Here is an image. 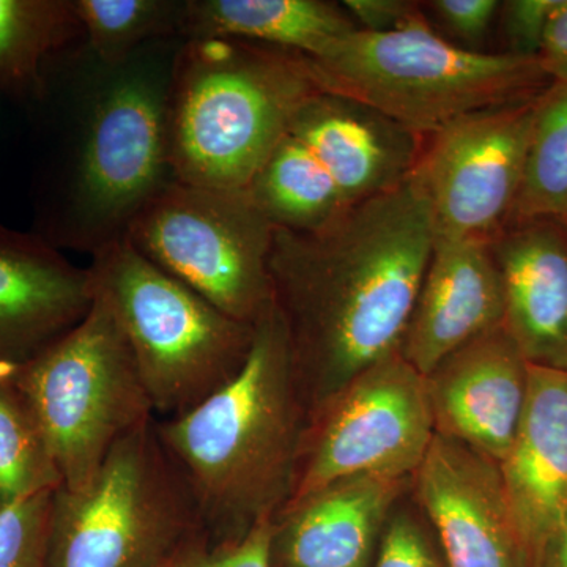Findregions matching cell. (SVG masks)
Listing matches in <instances>:
<instances>
[{
    "mask_svg": "<svg viewBox=\"0 0 567 567\" xmlns=\"http://www.w3.org/2000/svg\"><path fill=\"white\" fill-rule=\"evenodd\" d=\"M434 240L431 210L412 177L320 229L275 227L271 300L306 413L401 353Z\"/></svg>",
    "mask_w": 567,
    "mask_h": 567,
    "instance_id": "6da1fadb",
    "label": "cell"
},
{
    "mask_svg": "<svg viewBox=\"0 0 567 567\" xmlns=\"http://www.w3.org/2000/svg\"><path fill=\"white\" fill-rule=\"evenodd\" d=\"M153 43L103 70L87 110L69 128L40 121L44 141L35 178V229L58 249L92 254L125 237L130 224L174 181L167 152V91L174 55Z\"/></svg>",
    "mask_w": 567,
    "mask_h": 567,
    "instance_id": "7a4b0ae2",
    "label": "cell"
},
{
    "mask_svg": "<svg viewBox=\"0 0 567 567\" xmlns=\"http://www.w3.org/2000/svg\"><path fill=\"white\" fill-rule=\"evenodd\" d=\"M306 417L274 303L254 323L251 350L229 383L181 416L156 417L213 543H238L279 516L292 495Z\"/></svg>",
    "mask_w": 567,
    "mask_h": 567,
    "instance_id": "3957f363",
    "label": "cell"
},
{
    "mask_svg": "<svg viewBox=\"0 0 567 567\" xmlns=\"http://www.w3.org/2000/svg\"><path fill=\"white\" fill-rule=\"evenodd\" d=\"M319 91L297 52L233 39L183 40L167 91L174 181L248 188L295 112Z\"/></svg>",
    "mask_w": 567,
    "mask_h": 567,
    "instance_id": "277c9868",
    "label": "cell"
},
{
    "mask_svg": "<svg viewBox=\"0 0 567 567\" xmlns=\"http://www.w3.org/2000/svg\"><path fill=\"white\" fill-rule=\"evenodd\" d=\"M306 61L320 91L368 104L423 137L470 112L532 99L551 82L537 59L443 39L423 10L394 31L350 33Z\"/></svg>",
    "mask_w": 567,
    "mask_h": 567,
    "instance_id": "5b68a950",
    "label": "cell"
},
{
    "mask_svg": "<svg viewBox=\"0 0 567 567\" xmlns=\"http://www.w3.org/2000/svg\"><path fill=\"white\" fill-rule=\"evenodd\" d=\"M87 270L128 342L158 420L189 412L244 368L254 324L224 315L128 238L93 252Z\"/></svg>",
    "mask_w": 567,
    "mask_h": 567,
    "instance_id": "8992f818",
    "label": "cell"
},
{
    "mask_svg": "<svg viewBox=\"0 0 567 567\" xmlns=\"http://www.w3.org/2000/svg\"><path fill=\"white\" fill-rule=\"evenodd\" d=\"M204 532L152 417L115 443L84 487L54 492L48 567H152Z\"/></svg>",
    "mask_w": 567,
    "mask_h": 567,
    "instance_id": "52a82bcc",
    "label": "cell"
},
{
    "mask_svg": "<svg viewBox=\"0 0 567 567\" xmlns=\"http://www.w3.org/2000/svg\"><path fill=\"white\" fill-rule=\"evenodd\" d=\"M11 379L71 491L95 476L122 436L156 417L128 342L96 293L87 316Z\"/></svg>",
    "mask_w": 567,
    "mask_h": 567,
    "instance_id": "ba28073f",
    "label": "cell"
},
{
    "mask_svg": "<svg viewBox=\"0 0 567 567\" xmlns=\"http://www.w3.org/2000/svg\"><path fill=\"white\" fill-rule=\"evenodd\" d=\"M274 233L246 189L171 181L142 207L125 237L224 315L254 324L274 303L268 276Z\"/></svg>",
    "mask_w": 567,
    "mask_h": 567,
    "instance_id": "9c48e42d",
    "label": "cell"
},
{
    "mask_svg": "<svg viewBox=\"0 0 567 567\" xmlns=\"http://www.w3.org/2000/svg\"><path fill=\"white\" fill-rule=\"evenodd\" d=\"M434 434L425 377L391 354L308 413L282 511L346 477H412Z\"/></svg>",
    "mask_w": 567,
    "mask_h": 567,
    "instance_id": "30bf717a",
    "label": "cell"
},
{
    "mask_svg": "<svg viewBox=\"0 0 567 567\" xmlns=\"http://www.w3.org/2000/svg\"><path fill=\"white\" fill-rule=\"evenodd\" d=\"M537 95L470 112L424 137L412 178L431 210L435 237L492 240L509 221Z\"/></svg>",
    "mask_w": 567,
    "mask_h": 567,
    "instance_id": "8fae6325",
    "label": "cell"
},
{
    "mask_svg": "<svg viewBox=\"0 0 567 567\" xmlns=\"http://www.w3.org/2000/svg\"><path fill=\"white\" fill-rule=\"evenodd\" d=\"M412 480L445 567H528L498 462L434 434Z\"/></svg>",
    "mask_w": 567,
    "mask_h": 567,
    "instance_id": "7c38bea8",
    "label": "cell"
},
{
    "mask_svg": "<svg viewBox=\"0 0 567 567\" xmlns=\"http://www.w3.org/2000/svg\"><path fill=\"white\" fill-rule=\"evenodd\" d=\"M529 364L503 324L491 328L425 375L435 434L502 464L528 398Z\"/></svg>",
    "mask_w": 567,
    "mask_h": 567,
    "instance_id": "4fadbf2b",
    "label": "cell"
},
{
    "mask_svg": "<svg viewBox=\"0 0 567 567\" xmlns=\"http://www.w3.org/2000/svg\"><path fill=\"white\" fill-rule=\"evenodd\" d=\"M87 268L40 235L0 224V374L31 361L91 311Z\"/></svg>",
    "mask_w": 567,
    "mask_h": 567,
    "instance_id": "5bb4252c",
    "label": "cell"
},
{
    "mask_svg": "<svg viewBox=\"0 0 567 567\" xmlns=\"http://www.w3.org/2000/svg\"><path fill=\"white\" fill-rule=\"evenodd\" d=\"M287 133L322 164L350 205L391 192L412 177L424 137L368 104L319 91Z\"/></svg>",
    "mask_w": 567,
    "mask_h": 567,
    "instance_id": "9a60e30c",
    "label": "cell"
},
{
    "mask_svg": "<svg viewBox=\"0 0 567 567\" xmlns=\"http://www.w3.org/2000/svg\"><path fill=\"white\" fill-rule=\"evenodd\" d=\"M503 315L491 240L435 237L401 354L425 377L458 347L503 324Z\"/></svg>",
    "mask_w": 567,
    "mask_h": 567,
    "instance_id": "2e32d148",
    "label": "cell"
},
{
    "mask_svg": "<svg viewBox=\"0 0 567 567\" xmlns=\"http://www.w3.org/2000/svg\"><path fill=\"white\" fill-rule=\"evenodd\" d=\"M502 276L503 327L528 364L567 372V226L509 223L491 240Z\"/></svg>",
    "mask_w": 567,
    "mask_h": 567,
    "instance_id": "e0dca14e",
    "label": "cell"
},
{
    "mask_svg": "<svg viewBox=\"0 0 567 567\" xmlns=\"http://www.w3.org/2000/svg\"><path fill=\"white\" fill-rule=\"evenodd\" d=\"M409 480L346 477L275 518L271 567H372L377 539Z\"/></svg>",
    "mask_w": 567,
    "mask_h": 567,
    "instance_id": "ac0fdd59",
    "label": "cell"
},
{
    "mask_svg": "<svg viewBox=\"0 0 567 567\" xmlns=\"http://www.w3.org/2000/svg\"><path fill=\"white\" fill-rule=\"evenodd\" d=\"M499 470L529 555L567 511V372L529 364L527 404Z\"/></svg>",
    "mask_w": 567,
    "mask_h": 567,
    "instance_id": "d6986e66",
    "label": "cell"
},
{
    "mask_svg": "<svg viewBox=\"0 0 567 567\" xmlns=\"http://www.w3.org/2000/svg\"><path fill=\"white\" fill-rule=\"evenodd\" d=\"M360 31L327 0H185L182 40L233 39L317 59Z\"/></svg>",
    "mask_w": 567,
    "mask_h": 567,
    "instance_id": "ffe728a7",
    "label": "cell"
},
{
    "mask_svg": "<svg viewBox=\"0 0 567 567\" xmlns=\"http://www.w3.org/2000/svg\"><path fill=\"white\" fill-rule=\"evenodd\" d=\"M80 41L73 0H0V100L28 106L47 66Z\"/></svg>",
    "mask_w": 567,
    "mask_h": 567,
    "instance_id": "44dd1931",
    "label": "cell"
},
{
    "mask_svg": "<svg viewBox=\"0 0 567 567\" xmlns=\"http://www.w3.org/2000/svg\"><path fill=\"white\" fill-rule=\"evenodd\" d=\"M246 192L275 227L300 233L327 226L350 207L333 177L287 130Z\"/></svg>",
    "mask_w": 567,
    "mask_h": 567,
    "instance_id": "7402d4cb",
    "label": "cell"
},
{
    "mask_svg": "<svg viewBox=\"0 0 567 567\" xmlns=\"http://www.w3.org/2000/svg\"><path fill=\"white\" fill-rule=\"evenodd\" d=\"M73 9L102 69L125 65L153 43L182 39L185 0H73Z\"/></svg>",
    "mask_w": 567,
    "mask_h": 567,
    "instance_id": "603a6c76",
    "label": "cell"
},
{
    "mask_svg": "<svg viewBox=\"0 0 567 567\" xmlns=\"http://www.w3.org/2000/svg\"><path fill=\"white\" fill-rule=\"evenodd\" d=\"M567 218V81L537 95L524 182L509 223Z\"/></svg>",
    "mask_w": 567,
    "mask_h": 567,
    "instance_id": "cb8c5ba5",
    "label": "cell"
},
{
    "mask_svg": "<svg viewBox=\"0 0 567 567\" xmlns=\"http://www.w3.org/2000/svg\"><path fill=\"white\" fill-rule=\"evenodd\" d=\"M11 372L0 374V511L62 486L47 436Z\"/></svg>",
    "mask_w": 567,
    "mask_h": 567,
    "instance_id": "d4e9b609",
    "label": "cell"
},
{
    "mask_svg": "<svg viewBox=\"0 0 567 567\" xmlns=\"http://www.w3.org/2000/svg\"><path fill=\"white\" fill-rule=\"evenodd\" d=\"M54 492L0 511V567H48Z\"/></svg>",
    "mask_w": 567,
    "mask_h": 567,
    "instance_id": "484cf974",
    "label": "cell"
},
{
    "mask_svg": "<svg viewBox=\"0 0 567 567\" xmlns=\"http://www.w3.org/2000/svg\"><path fill=\"white\" fill-rule=\"evenodd\" d=\"M274 524L262 522L245 539L233 544L213 543L207 533H200L152 567H271Z\"/></svg>",
    "mask_w": 567,
    "mask_h": 567,
    "instance_id": "4316f807",
    "label": "cell"
},
{
    "mask_svg": "<svg viewBox=\"0 0 567 567\" xmlns=\"http://www.w3.org/2000/svg\"><path fill=\"white\" fill-rule=\"evenodd\" d=\"M372 567H445L416 518L399 513L388 518Z\"/></svg>",
    "mask_w": 567,
    "mask_h": 567,
    "instance_id": "83f0119b",
    "label": "cell"
},
{
    "mask_svg": "<svg viewBox=\"0 0 567 567\" xmlns=\"http://www.w3.org/2000/svg\"><path fill=\"white\" fill-rule=\"evenodd\" d=\"M559 0H509L499 6L498 18L507 54L537 59L548 20Z\"/></svg>",
    "mask_w": 567,
    "mask_h": 567,
    "instance_id": "f1b7e54d",
    "label": "cell"
},
{
    "mask_svg": "<svg viewBox=\"0 0 567 567\" xmlns=\"http://www.w3.org/2000/svg\"><path fill=\"white\" fill-rule=\"evenodd\" d=\"M454 39L475 44L484 40L498 18L502 2L496 0H435L425 3Z\"/></svg>",
    "mask_w": 567,
    "mask_h": 567,
    "instance_id": "f546056e",
    "label": "cell"
},
{
    "mask_svg": "<svg viewBox=\"0 0 567 567\" xmlns=\"http://www.w3.org/2000/svg\"><path fill=\"white\" fill-rule=\"evenodd\" d=\"M409 0H344L342 7L360 31L383 33L401 28L423 7Z\"/></svg>",
    "mask_w": 567,
    "mask_h": 567,
    "instance_id": "4dcf8cb0",
    "label": "cell"
},
{
    "mask_svg": "<svg viewBox=\"0 0 567 567\" xmlns=\"http://www.w3.org/2000/svg\"><path fill=\"white\" fill-rule=\"evenodd\" d=\"M537 61L546 71L548 80L567 81V0H559L548 20Z\"/></svg>",
    "mask_w": 567,
    "mask_h": 567,
    "instance_id": "1f68e13d",
    "label": "cell"
},
{
    "mask_svg": "<svg viewBox=\"0 0 567 567\" xmlns=\"http://www.w3.org/2000/svg\"><path fill=\"white\" fill-rule=\"evenodd\" d=\"M528 567H567V511L528 555Z\"/></svg>",
    "mask_w": 567,
    "mask_h": 567,
    "instance_id": "d6a6232c",
    "label": "cell"
},
{
    "mask_svg": "<svg viewBox=\"0 0 567 567\" xmlns=\"http://www.w3.org/2000/svg\"><path fill=\"white\" fill-rule=\"evenodd\" d=\"M566 226H567V218L565 219Z\"/></svg>",
    "mask_w": 567,
    "mask_h": 567,
    "instance_id": "836d02e7",
    "label": "cell"
}]
</instances>
